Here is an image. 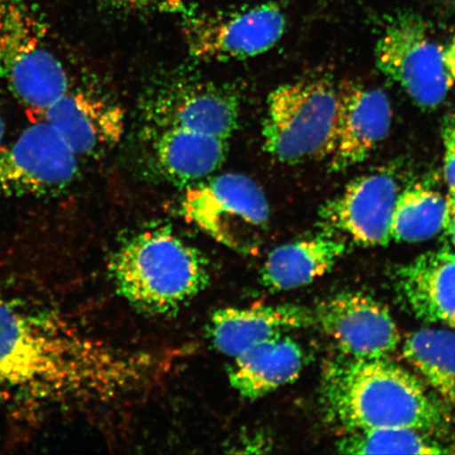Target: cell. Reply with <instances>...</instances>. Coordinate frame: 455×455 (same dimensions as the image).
<instances>
[{
  "label": "cell",
  "mask_w": 455,
  "mask_h": 455,
  "mask_svg": "<svg viewBox=\"0 0 455 455\" xmlns=\"http://www.w3.org/2000/svg\"><path fill=\"white\" fill-rule=\"evenodd\" d=\"M149 355L79 334L53 313L0 294V394L37 400H111L156 374Z\"/></svg>",
  "instance_id": "cell-1"
},
{
  "label": "cell",
  "mask_w": 455,
  "mask_h": 455,
  "mask_svg": "<svg viewBox=\"0 0 455 455\" xmlns=\"http://www.w3.org/2000/svg\"><path fill=\"white\" fill-rule=\"evenodd\" d=\"M323 398L330 417L350 430H447L446 408L420 380L388 357L344 355L328 363Z\"/></svg>",
  "instance_id": "cell-2"
},
{
  "label": "cell",
  "mask_w": 455,
  "mask_h": 455,
  "mask_svg": "<svg viewBox=\"0 0 455 455\" xmlns=\"http://www.w3.org/2000/svg\"><path fill=\"white\" fill-rule=\"evenodd\" d=\"M109 271L119 297L148 315H176L210 283L206 256L166 227L129 237Z\"/></svg>",
  "instance_id": "cell-3"
},
{
  "label": "cell",
  "mask_w": 455,
  "mask_h": 455,
  "mask_svg": "<svg viewBox=\"0 0 455 455\" xmlns=\"http://www.w3.org/2000/svg\"><path fill=\"white\" fill-rule=\"evenodd\" d=\"M338 101L337 90L326 79L280 85L269 95L264 149L286 164L331 156L337 140Z\"/></svg>",
  "instance_id": "cell-4"
},
{
  "label": "cell",
  "mask_w": 455,
  "mask_h": 455,
  "mask_svg": "<svg viewBox=\"0 0 455 455\" xmlns=\"http://www.w3.org/2000/svg\"><path fill=\"white\" fill-rule=\"evenodd\" d=\"M45 34L27 0H0V79L22 105L42 112L70 90Z\"/></svg>",
  "instance_id": "cell-5"
},
{
  "label": "cell",
  "mask_w": 455,
  "mask_h": 455,
  "mask_svg": "<svg viewBox=\"0 0 455 455\" xmlns=\"http://www.w3.org/2000/svg\"><path fill=\"white\" fill-rule=\"evenodd\" d=\"M180 212L214 241L236 253L254 254L269 223L263 189L249 176L225 173L187 188Z\"/></svg>",
  "instance_id": "cell-6"
},
{
  "label": "cell",
  "mask_w": 455,
  "mask_h": 455,
  "mask_svg": "<svg viewBox=\"0 0 455 455\" xmlns=\"http://www.w3.org/2000/svg\"><path fill=\"white\" fill-rule=\"evenodd\" d=\"M379 70L423 109H435L451 90L443 49L419 17L405 14L387 27L375 51Z\"/></svg>",
  "instance_id": "cell-7"
},
{
  "label": "cell",
  "mask_w": 455,
  "mask_h": 455,
  "mask_svg": "<svg viewBox=\"0 0 455 455\" xmlns=\"http://www.w3.org/2000/svg\"><path fill=\"white\" fill-rule=\"evenodd\" d=\"M78 156L44 119L0 148V196L59 195L74 183Z\"/></svg>",
  "instance_id": "cell-8"
},
{
  "label": "cell",
  "mask_w": 455,
  "mask_h": 455,
  "mask_svg": "<svg viewBox=\"0 0 455 455\" xmlns=\"http://www.w3.org/2000/svg\"><path fill=\"white\" fill-rule=\"evenodd\" d=\"M286 17L276 4L266 3L223 16L204 17L187 28L190 53L202 60L251 59L280 41Z\"/></svg>",
  "instance_id": "cell-9"
},
{
  "label": "cell",
  "mask_w": 455,
  "mask_h": 455,
  "mask_svg": "<svg viewBox=\"0 0 455 455\" xmlns=\"http://www.w3.org/2000/svg\"><path fill=\"white\" fill-rule=\"evenodd\" d=\"M313 315L346 356L388 357L401 343L389 310L366 294L339 293L322 301Z\"/></svg>",
  "instance_id": "cell-10"
},
{
  "label": "cell",
  "mask_w": 455,
  "mask_h": 455,
  "mask_svg": "<svg viewBox=\"0 0 455 455\" xmlns=\"http://www.w3.org/2000/svg\"><path fill=\"white\" fill-rule=\"evenodd\" d=\"M147 121L155 131L180 128L229 140L240 107L236 96L207 83H176L159 89L147 101Z\"/></svg>",
  "instance_id": "cell-11"
},
{
  "label": "cell",
  "mask_w": 455,
  "mask_h": 455,
  "mask_svg": "<svg viewBox=\"0 0 455 455\" xmlns=\"http://www.w3.org/2000/svg\"><path fill=\"white\" fill-rule=\"evenodd\" d=\"M398 186L385 171L361 176L321 209L323 225L345 233L363 246H384L391 241L392 216Z\"/></svg>",
  "instance_id": "cell-12"
},
{
  "label": "cell",
  "mask_w": 455,
  "mask_h": 455,
  "mask_svg": "<svg viewBox=\"0 0 455 455\" xmlns=\"http://www.w3.org/2000/svg\"><path fill=\"white\" fill-rule=\"evenodd\" d=\"M391 121V104L384 91L344 84L339 93L337 140L330 168L339 172L365 161L388 135Z\"/></svg>",
  "instance_id": "cell-13"
},
{
  "label": "cell",
  "mask_w": 455,
  "mask_h": 455,
  "mask_svg": "<svg viewBox=\"0 0 455 455\" xmlns=\"http://www.w3.org/2000/svg\"><path fill=\"white\" fill-rule=\"evenodd\" d=\"M43 113L78 157L111 149L124 134L122 108L98 95L69 90Z\"/></svg>",
  "instance_id": "cell-14"
},
{
  "label": "cell",
  "mask_w": 455,
  "mask_h": 455,
  "mask_svg": "<svg viewBox=\"0 0 455 455\" xmlns=\"http://www.w3.org/2000/svg\"><path fill=\"white\" fill-rule=\"evenodd\" d=\"M313 313L297 305L227 307L210 320L209 337L216 350L229 357L291 330L309 327Z\"/></svg>",
  "instance_id": "cell-15"
},
{
  "label": "cell",
  "mask_w": 455,
  "mask_h": 455,
  "mask_svg": "<svg viewBox=\"0 0 455 455\" xmlns=\"http://www.w3.org/2000/svg\"><path fill=\"white\" fill-rule=\"evenodd\" d=\"M398 286L413 315L455 327V252L449 248L419 255L397 273Z\"/></svg>",
  "instance_id": "cell-16"
},
{
  "label": "cell",
  "mask_w": 455,
  "mask_h": 455,
  "mask_svg": "<svg viewBox=\"0 0 455 455\" xmlns=\"http://www.w3.org/2000/svg\"><path fill=\"white\" fill-rule=\"evenodd\" d=\"M304 354L286 334L263 341L232 357L228 379L244 400L255 401L299 378Z\"/></svg>",
  "instance_id": "cell-17"
},
{
  "label": "cell",
  "mask_w": 455,
  "mask_h": 455,
  "mask_svg": "<svg viewBox=\"0 0 455 455\" xmlns=\"http://www.w3.org/2000/svg\"><path fill=\"white\" fill-rule=\"evenodd\" d=\"M153 158L164 178L178 185H193L210 178L224 164L228 140L169 128L155 131Z\"/></svg>",
  "instance_id": "cell-18"
},
{
  "label": "cell",
  "mask_w": 455,
  "mask_h": 455,
  "mask_svg": "<svg viewBox=\"0 0 455 455\" xmlns=\"http://www.w3.org/2000/svg\"><path fill=\"white\" fill-rule=\"evenodd\" d=\"M345 249L343 242L329 235L284 243L267 256L260 283L275 292L304 287L331 270Z\"/></svg>",
  "instance_id": "cell-19"
},
{
  "label": "cell",
  "mask_w": 455,
  "mask_h": 455,
  "mask_svg": "<svg viewBox=\"0 0 455 455\" xmlns=\"http://www.w3.org/2000/svg\"><path fill=\"white\" fill-rule=\"evenodd\" d=\"M402 355L443 402L455 406L454 332L445 329H420L406 339Z\"/></svg>",
  "instance_id": "cell-20"
},
{
  "label": "cell",
  "mask_w": 455,
  "mask_h": 455,
  "mask_svg": "<svg viewBox=\"0 0 455 455\" xmlns=\"http://www.w3.org/2000/svg\"><path fill=\"white\" fill-rule=\"evenodd\" d=\"M447 197L424 187H413L398 195L392 216L390 238L397 243L430 240L443 231Z\"/></svg>",
  "instance_id": "cell-21"
},
{
  "label": "cell",
  "mask_w": 455,
  "mask_h": 455,
  "mask_svg": "<svg viewBox=\"0 0 455 455\" xmlns=\"http://www.w3.org/2000/svg\"><path fill=\"white\" fill-rule=\"evenodd\" d=\"M338 451L347 454H446L453 451L412 428L350 430L338 443Z\"/></svg>",
  "instance_id": "cell-22"
},
{
  "label": "cell",
  "mask_w": 455,
  "mask_h": 455,
  "mask_svg": "<svg viewBox=\"0 0 455 455\" xmlns=\"http://www.w3.org/2000/svg\"><path fill=\"white\" fill-rule=\"evenodd\" d=\"M101 3L124 12H172L183 8L184 0H101Z\"/></svg>",
  "instance_id": "cell-23"
},
{
  "label": "cell",
  "mask_w": 455,
  "mask_h": 455,
  "mask_svg": "<svg viewBox=\"0 0 455 455\" xmlns=\"http://www.w3.org/2000/svg\"><path fill=\"white\" fill-rule=\"evenodd\" d=\"M443 144V175L449 195L455 196V116H446L442 127Z\"/></svg>",
  "instance_id": "cell-24"
},
{
  "label": "cell",
  "mask_w": 455,
  "mask_h": 455,
  "mask_svg": "<svg viewBox=\"0 0 455 455\" xmlns=\"http://www.w3.org/2000/svg\"><path fill=\"white\" fill-rule=\"evenodd\" d=\"M443 232L455 247V196L448 195L447 196V212L443 220Z\"/></svg>",
  "instance_id": "cell-25"
},
{
  "label": "cell",
  "mask_w": 455,
  "mask_h": 455,
  "mask_svg": "<svg viewBox=\"0 0 455 455\" xmlns=\"http://www.w3.org/2000/svg\"><path fill=\"white\" fill-rule=\"evenodd\" d=\"M443 60H445L449 76L455 81V37L447 50H443Z\"/></svg>",
  "instance_id": "cell-26"
},
{
  "label": "cell",
  "mask_w": 455,
  "mask_h": 455,
  "mask_svg": "<svg viewBox=\"0 0 455 455\" xmlns=\"http://www.w3.org/2000/svg\"><path fill=\"white\" fill-rule=\"evenodd\" d=\"M5 136V124L2 116H0V148L3 147Z\"/></svg>",
  "instance_id": "cell-27"
}]
</instances>
